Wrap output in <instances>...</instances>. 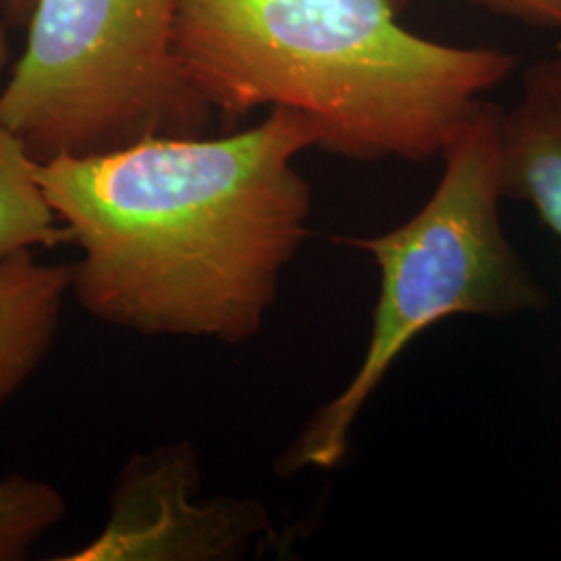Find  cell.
Returning a JSON list of instances; mask_svg holds the SVG:
<instances>
[{
    "label": "cell",
    "instance_id": "obj_2",
    "mask_svg": "<svg viewBox=\"0 0 561 561\" xmlns=\"http://www.w3.org/2000/svg\"><path fill=\"white\" fill-rule=\"evenodd\" d=\"M173 53L215 113L287 108L358 161L442 157L518 57L426 41L396 0H181Z\"/></svg>",
    "mask_w": 561,
    "mask_h": 561
},
{
    "label": "cell",
    "instance_id": "obj_10",
    "mask_svg": "<svg viewBox=\"0 0 561 561\" xmlns=\"http://www.w3.org/2000/svg\"><path fill=\"white\" fill-rule=\"evenodd\" d=\"M470 2L514 20L561 30V0H470Z\"/></svg>",
    "mask_w": 561,
    "mask_h": 561
},
{
    "label": "cell",
    "instance_id": "obj_1",
    "mask_svg": "<svg viewBox=\"0 0 561 561\" xmlns=\"http://www.w3.org/2000/svg\"><path fill=\"white\" fill-rule=\"evenodd\" d=\"M319 146L287 108L221 138H148L38 162L42 190L81 252L71 296L94 321L144 337L241 345L264 327L308 236Z\"/></svg>",
    "mask_w": 561,
    "mask_h": 561
},
{
    "label": "cell",
    "instance_id": "obj_3",
    "mask_svg": "<svg viewBox=\"0 0 561 561\" xmlns=\"http://www.w3.org/2000/svg\"><path fill=\"white\" fill-rule=\"evenodd\" d=\"M479 102L443 148V175L421 210L379 236L337 238L379 268V298L354 377L321 405L275 461L280 477L333 470L345 460L364 405L422 333L451 317L537 312L547 294L503 231L500 125Z\"/></svg>",
    "mask_w": 561,
    "mask_h": 561
},
{
    "label": "cell",
    "instance_id": "obj_6",
    "mask_svg": "<svg viewBox=\"0 0 561 561\" xmlns=\"http://www.w3.org/2000/svg\"><path fill=\"white\" fill-rule=\"evenodd\" d=\"M503 198L530 204L561 241V57L530 65L500 125Z\"/></svg>",
    "mask_w": 561,
    "mask_h": 561
},
{
    "label": "cell",
    "instance_id": "obj_5",
    "mask_svg": "<svg viewBox=\"0 0 561 561\" xmlns=\"http://www.w3.org/2000/svg\"><path fill=\"white\" fill-rule=\"evenodd\" d=\"M194 443H162L123 461L101 533L57 561H236L275 539L256 500H198Z\"/></svg>",
    "mask_w": 561,
    "mask_h": 561
},
{
    "label": "cell",
    "instance_id": "obj_9",
    "mask_svg": "<svg viewBox=\"0 0 561 561\" xmlns=\"http://www.w3.org/2000/svg\"><path fill=\"white\" fill-rule=\"evenodd\" d=\"M65 514L67 502L55 484L25 474L0 477V561L30 558Z\"/></svg>",
    "mask_w": 561,
    "mask_h": 561
},
{
    "label": "cell",
    "instance_id": "obj_8",
    "mask_svg": "<svg viewBox=\"0 0 561 561\" xmlns=\"http://www.w3.org/2000/svg\"><path fill=\"white\" fill-rule=\"evenodd\" d=\"M36 167L25 144L0 125V266L23 250L69 243Z\"/></svg>",
    "mask_w": 561,
    "mask_h": 561
},
{
    "label": "cell",
    "instance_id": "obj_7",
    "mask_svg": "<svg viewBox=\"0 0 561 561\" xmlns=\"http://www.w3.org/2000/svg\"><path fill=\"white\" fill-rule=\"evenodd\" d=\"M69 294L71 264H44L23 250L0 266V408L48 358Z\"/></svg>",
    "mask_w": 561,
    "mask_h": 561
},
{
    "label": "cell",
    "instance_id": "obj_4",
    "mask_svg": "<svg viewBox=\"0 0 561 561\" xmlns=\"http://www.w3.org/2000/svg\"><path fill=\"white\" fill-rule=\"evenodd\" d=\"M181 0H36L0 92V125L36 162L206 136L215 111L181 76Z\"/></svg>",
    "mask_w": 561,
    "mask_h": 561
},
{
    "label": "cell",
    "instance_id": "obj_12",
    "mask_svg": "<svg viewBox=\"0 0 561 561\" xmlns=\"http://www.w3.org/2000/svg\"><path fill=\"white\" fill-rule=\"evenodd\" d=\"M9 60H11V44H9V36L4 32V27L0 25V76L7 69Z\"/></svg>",
    "mask_w": 561,
    "mask_h": 561
},
{
    "label": "cell",
    "instance_id": "obj_11",
    "mask_svg": "<svg viewBox=\"0 0 561 561\" xmlns=\"http://www.w3.org/2000/svg\"><path fill=\"white\" fill-rule=\"evenodd\" d=\"M4 7H7L9 20L18 25H23L30 21V15L36 7V0H4Z\"/></svg>",
    "mask_w": 561,
    "mask_h": 561
}]
</instances>
